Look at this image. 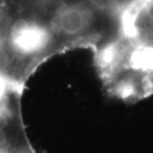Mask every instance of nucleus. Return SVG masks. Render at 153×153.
Returning <instances> with one entry per match:
<instances>
[{"label":"nucleus","mask_w":153,"mask_h":153,"mask_svg":"<svg viewBox=\"0 0 153 153\" xmlns=\"http://www.w3.org/2000/svg\"><path fill=\"white\" fill-rule=\"evenodd\" d=\"M93 54L111 96L133 103L153 95V0L128 9L117 35Z\"/></svg>","instance_id":"obj_1"}]
</instances>
